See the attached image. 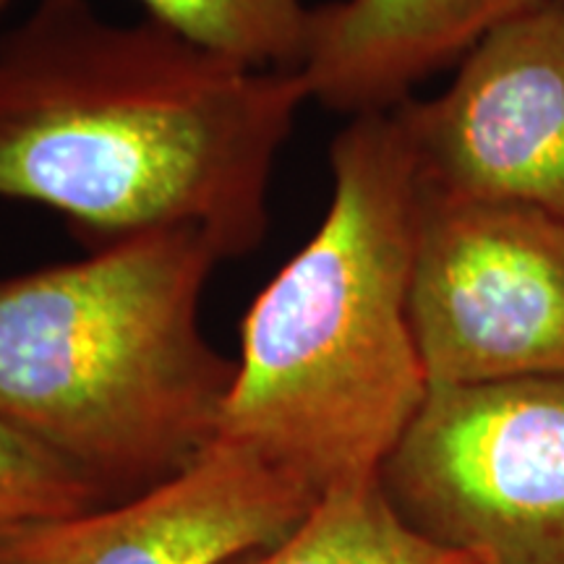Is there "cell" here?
I'll return each mask as SVG.
<instances>
[{"label": "cell", "mask_w": 564, "mask_h": 564, "mask_svg": "<svg viewBox=\"0 0 564 564\" xmlns=\"http://www.w3.org/2000/svg\"><path fill=\"white\" fill-rule=\"evenodd\" d=\"M319 499L251 449L215 440L137 497L0 539V564H230L288 539Z\"/></svg>", "instance_id": "52a82bcc"}, {"label": "cell", "mask_w": 564, "mask_h": 564, "mask_svg": "<svg viewBox=\"0 0 564 564\" xmlns=\"http://www.w3.org/2000/svg\"><path fill=\"white\" fill-rule=\"evenodd\" d=\"M108 505L68 463L0 423V539Z\"/></svg>", "instance_id": "8fae6325"}, {"label": "cell", "mask_w": 564, "mask_h": 564, "mask_svg": "<svg viewBox=\"0 0 564 564\" xmlns=\"http://www.w3.org/2000/svg\"><path fill=\"white\" fill-rule=\"evenodd\" d=\"M426 192L564 223V9L502 21L432 100L394 108Z\"/></svg>", "instance_id": "8992f818"}, {"label": "cell", "mask_w": 564, "mask_h": 564, "mask_svg": "<svg viewBox=\"0 0 564 564\" xmlns=\"http://www.w3.org/2000/svg\"><path fill=\"white\" fill-rule=\"evenodd\" d=\"M230 564H478L408 528L377 481L322 497L303 523L262 552Z\"/></svg>", "instance_id": "9c48e42d"}, {"label": "cell", "mask_w": 564, "mask_h": 564, "mask_svg": "<svg viewBox=\"0 0 564 564\" xmlns=\"http://www.w3.org/2000/svg\"><path fill=\"white\" fill-rule=\"evenodd\" d=\"M204 51L257 70L301 74L312 11L306 0H137Z\"/></svg>", "instance_id": "30bf717a"}, {"label": "cell", "mask_w": 564, "mask_h": 564, "mask_svg": "<svg viewBox=\"0 0 564 564\" xmlns=\"http://www.w3.org/2000/svg\"><path fill=\"white\" fill-rule=\"evenodd\" d=\"M306 79L257 70L158 21L40 0L0 34V199L63 215L89 249L196 228L223 259L270 230L272 175Z\"/></svg>", "instance_id": "6da1fadb"}, {"label": "cell", "mask_w": 564, "mask_h": 564, "mask_svg": "<svg viewBox=\"0 0 564 564\" xmlns=\"http://www.w3.org/2000/svg\"><path fill=\"white\" fill-rule=\"evenodd\" d=\"M411 324L429 387L564 379V223L421 186Z\"/></svg>", "instance_id": "5b68a950"}, {"label": "cell", "mask_w": 564, "mask_h": 564, "mask_svg": "<svg viewBox=\"0 0 564 564\" xmlns=\"http://www.w3.org/2000/svg\"><path fill=\"white\" fill-rule=\"evenodd\" d=\"M329 171L319 228L241 322L217 434L316 499L377 481L429 394L411 324L421 181L394 112L350 118Z\"/></svg>", "instance_id": "7a4b0ae2"}, {"label": "cell", "mask_w": 564, "mask_h": 564, "mask_svg": "<svg viewBox=\"0 0 564 564\" xmlns=\"http://www.w3.org/2000/svg\"><path fill=\"white\" fill-rule=\"evenodd\" d=\"M544 0H335L314 6L301 76L324 108L392 112L484 34Z\"/></svg>", "instance_id": "ba28073f"}, {"label": "cell", "mask_w": 564, "mask_h": 564, "mask_svg": "<svg viewBox=\"0 0 564 564\" xmlns=\"http://www.w3.org/2000/svg\"><path fill=\"white\" fill-rule=\"evenodd\" d=\"M11 3H13V0H0V13L9 11V9H11Z\"/></svg>", "instance_id": "7c38bea8"}, {"label": "cell", "mask_w": 564, "mask_h": 564, "mask_svg": "<svg viewBox=\"0 0 564 564\" xmlns=\"http://www.w3.org/2000/svg\"><path fill=\"white\" fill-rule=\"evenodd\" d=\"M379 486L408 528L478 564H564V379L429 387Z\"/></svg>", "instance_id": "277c9868"}, {"label": "cell", "mask_w": 564, "mask_h": 564, "mask_svg": "<svg viewBox=\"0 0 564 564\" xmlns=\"http://www.w3.org/2000/svg\"><path fill=\"white\" fill-rule=\"evenodd\" d=\"M554 3H556V6H562V9H564V0H554Z\"/></svg>", "instance_id": "4fadbf2b"}, {"label": "cell", "mask_w": 564, "mask_h": 564, "mask_svg": "<svg viewBox=\"0 0 564 564\" xmlns=\"http://www.w3.org/2000/svg\"><path fill=\"white\" fill-rule=\"evenodd\" d=\"M217 246L158 228L0 280V423L121 502L220 434L236 361L202 329Z\"/></svg>", "instance_id": "3957f363"}]
</instances>
